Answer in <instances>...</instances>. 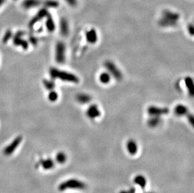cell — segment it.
<instances>
[{
	"label": "cell",
	"instance_id": "1",
	"mask_svg": "<svg viewBox=\"0 0 194 193\" xmlns=\"http://www.w3.org/2000/svg\"><path fill=\"white\" fill-rule=\"evenodd\" d=\"M49 74L53 80L59 79L63 82L74 83H78L79 82V78L75 74L63 71V70L54 67H52L50 69Z\"/></svg>",
	"mask_w": 194,
	"mask_h": 193
},
{
	"label": "cell",
	"instance_id": "2",
	"mask_svg": "<svg viewBox=\"0 0 194 193\" xmlns=\"http://www.w3.org/2000/svg\"><path fill=\"white\" fill-rule=\"evenodd\" d=\"M86 188V184L82 181L77 179H70L62 183L59 186L60 191L70 190H83Z\"/></svg>",
	"mask_w": 194,
	"mask_h": 193
},
{
	"label": "cell",
	"instance_id": "3",
	"mask_svg": "<svg viewBox=\"0 0 194 193\" xmlns=\"http://www.w3.org/2000/svg\"><path fill=\"white\" fill-rule=\"evenodd\" d=\"M104 67L111 76L113 77L117 80H121L122 78V74L114 63L108 60L104 63Z\"/></svg>",
	"mask_w": 194,
	"mask_h": 193
},
{
	"label": "cell",
	"instance_id": "4",
	"mask_svg": "<svg viewBox=\"0 0 194 193\" xmlns=\"http://www.w3.org/2000/svg\"><path fill=\"white\" fill-rule=\"evenodd\" d=\"M66 48L64 43L58 42L56 46V60L59 64H62L65 61Z\"/></svg>",
	"mask_w": 194,
	"mask_h": 193
},
{
	"label": "cell",
	"instance_id": "5",
	"mask_svg": "<svg viewBox=\"0 0 194 193\" xmlns=\"http://www.w3.org/2000/svg\"><path fill=\"white\" fill-rule=\"evenodd\" d=\"M170 110L167 107H159L156 106H150L147 109V112L150 116H158L161 117L162 115L168 114Z\"/></svg>",
	"mask_w": 194,
	"mask_h": 193
},
{
	"label": "cell",
	"instance_id": "6",
	"mask_svg": "<svg viewBox=\"0 0 194 193\" xmlns=\"http://www.w3.org/2000/svg\"><path fill=\"white\" fill-rule=\"evenodd\" d=\"M22 137L21 136L16 137L13 140V142L5 149L4 150L5 154L7 155L11 154L15 151V149L18 147V146L20 145V144L22 142Z\"/></svg>",
	"mask_w": 194,
	"mask_h": 193
},
{
	"label": "cell",
	"instance_id": "7",
	"mask_svg": "<svg viewBox=\"0 0 194 193\" xmlns=\"http://www.w3.org/2000/svg\"><path fill=\"white\" fill-rule=\"evenodd\" d=\"M86 115L90 119H95L101 115V111L98 106L96 104H93L88 107L86 111Z\"/></svg>",
	"mask_w": 194,
	"mask_h": 193
},
{
	"label": "cell",
	"instance_id": "8",
	"mask_svg": "<svg viewBox=\"0 0 194 193\" xmlns=\"http://www.w3.org/2000/svg\"><path fill=\"white\" fill-rule=\"evenodd\" d=\"M48 12L46 8H42L41 9L39 13L35 15L33 18L31 20V21L29 23V26L33 27L37 22L40 21L43 18L46 17L48 14Z\"/></svg>",
	"mask_w": 194,
	"mask_h": 193
},
{
	"label": "cell",
	"instance_id": "9",
	"mask_svg": "<svg viewBox=\"0 0 194 193\" xmlns=\"http://www.w3.org/2000/svg\"><path fill=\"white\" fill-rule=\"evenodd\" d=\"M22 34V32H18L16 34L13 39V43L16 46H22L24 50H27L28 48V43L21 38Z\"/></svg>",
	"mask_w": 194,
	"mask_h": 193
},
{
	"label": "cell",
	"instance_id": "10",
	"mask_svg": "<svg viewBox=\"0 0 194 193\" xmlns=\"http://www.w3.org/2000/svg\"><path fill=\"white\" fill-rule=\"evenodd\" d=\"M126 148L128 154L131 155H136L138 152V146L137 143L133 139H130L128 140L126 144Z\"/></svg>",
	"mask_w": 194,
	"mask_h": 193
},
{
	"label": "cell",
	"instance_id": "11",
	"mask_svg": "<svg viewBox=\"0 0 194 193\" xmlns=\"http://www.w3.org/2000/svg\"><path fill=\"white\" fill-rule=\"evenodd\" d=\"M162 17L168 19L170 20L175 22H178L179 20H180V14L176 12H173L171 11L170 10H165L162 11Z\"/></svg>",
	"mask_w": 194,
	"mask_h": 193
},
{
	"label": "cell",
	"instance_id": "12",
	"mask_svg": "<svg viewBox=\"0 0 194 193\" xmlns=\"http://www.w3.org/2000/svg\"><path fill=\"white\" fill-rule=\"evenodd\" d=\"M85 38L87 42L90 44H95L98 40L97 33L94 28L88 30L85 33Z\"/></svg>",
	"mask_w": 194,
	"mask_h": 193
},
{
	"label": "cell",
	"instance_id": "13",
	"mask_svg": "<svg viewBox=\"0 0 194 193\" xmlns=\"http://www.w3.org/2000/svg\"><path fill=\"white\" fill-rule=\"evenodd\" d=\"M175 114L177 116H184L188 114V109L184 105L179 104L175 107L174 109Z\"/></svg>",
	"mask_w": 194,
	"mask_h": 193
},
{
	"label": "cell",
	"instance_id": "14",
	"mask_svg": "<svg viewBox=\"0 0 194 193\" xmlns=\"http://www.w3.org/2000/svg\"><path fill=\"white\" fill-rule=\"evenodd\" d=\"M91 100V96L85 93H80L76 95V100L81 104H86L89 103Z\"/></svg>",
	"mask_w": 194,
	"mask_h": 193
},
{
	"label": "cell",
	"instance_id": "15",
	"mask_svg": "<svg viewBox=\"0 0 194 193\" xmlns=\"http://www.w3.org/2000/svg\"><path fill=\"white\" fill-rule=\"evenodd\" d=\"M178 24V22H175L168 19L165 18L163 17H162L161 18L158 20V25L162 27L168 28V27H173L175 26Z\"/></svg>",
	"mask_w": 194,
	"mask_h": 193
},
{
	"label": "cell",
	"instance_id": "16",
	"mask_svg": "<svg viewBox=\"0 0 194 193\" xmlns=\"http://www.w3.org/2000/svg\"><path fill=\"white\" fill-rule=\"evenodd\" d=\"M60 30L62 35H63L64 37L67 36L69 33V26L67 20L64 18H62L60 20Z\"/></svg>",
	"mask_w": 194,
	"mask_h": 193
},
{
	"label": "cell",
	"instance_id": "17",
	"mask_svg": "<svg viewBox=\"0 0 194 193\" xmlns=\"http://www.w3.org/2000/svg\"><path fill=\"white\" fill-rule=\"evenodd\" d=\"M41 3L40 0H24L22 6L25 9H30L39 6Z\"/></svg>",
	"mask_w": 194,
	"mask_h": 193
},
{
	"label": "cell",
	"instance_id": "18",
	"mask_svg": "<svg viewBox=\"0 0 194 193\" xmlns=\"http://www.w3.org/2000/svg\"><path fill=\"white\" fill-rule=\"evenodd\" d=\"M134 183L135 184L138 185L142 189H145L147 185V179L142 175H137L134 178Z\"/></svg>",
	"mask_w": 194,
	"mask_h": 193
},
{
	"label": "cell",
	"instance_id": "19",
	"mask_svg": "<svg viewBox=\"0 0 194 193\" xmlns=\"http://www.w3.org/2000/svg\"><path fill=\"white\" fill-rule=\"evenodd\" d=\"M185 83L188 94L190 97H193L194 95V86L193 79L190 77H187L185 78Z\"/></svg>",
	"mask_w": 194,
	"mask_h": 193
},
{
	"label": "cell",
	"instance_id": "20",
	"mask_svg": "<svg viewBox=\"0 0 194 193\" xmlns=\"http://www.w3.org/2000/svg\"><path fill=\"white\" fill-rule=\"evenodd\" d=\"M151 117L148 120L147 124L150 127H156L161 122V117L158 116H150Z\"/></svg>",
	"mask_w": 194,
	"mask_h": 193
},
{
	"label": "cell",
	"instance_id": "21",
	"mask_svg": "<svg viewBox=\"0 0 194 193\" xmlns=\"http://www.w3.org/2000/svg\"><path fill=\"white\" fill-rule=\"evenodd\" d=\"M47 20H46V27L47 30L49 32H53L56 29V24L55 22L53 20L52 16L48 13V14L46 16Z\"/></svg>",
	"mask_w": 194,
	"mask_h": 193
},
{
	"label": "cell",
	"instance_id": "22",
	"mask_svg": "<svg viewBox=\"0 0 194 193\" xmlns=\"http://www.w3.org/2000/svg\"><path fill=\"white\" fill-rule=\"evenodd\" d=\"M111 77L108 72H102L99 75V81L103 84H108L110 82Z\"/></svg>",
	"mask_w": 194,
	"mask_h": 193
},
{
	"label": "cell",
	"instance_id": "23",
	"mask_svg": "<svg viewBox=\"0 0 194 193\" xmlns=\"http://www.w3.org/2000/svg\"><path fill=\"white\" fill-rule=\"evenodd\" d=\"M67 155L63 152H58L56 156V160L57 163L61 164H64L67 161Z\"/></svg>",
	"mask_w": 194,
	"mask_h": 193
},
{
	"label": "cell",
	"instance_id": "24",
	"mask_svg": "<svg viewBox=\"0 0 194 193\" xmlns=\"http://www.w3.org/2000/svg\"><path fill=\"white\" fill-rule=\"evenodd\" d=\"M42 166L45 170L51 169L54 167V162L49 158L42 162Z\"/></svg>",
	"mask_w": 194,
	"mask_h": 193
},
{
	"label": "cell",
	"instance_id": "25",
	"mask_svg": "<svg viewBox=\"0 0 194 193\" xmlns=\"http://www.w3.org/2000/svg\"><path fill=\"white\" fill-rule=\"evenodd\" d=\"M44 6L47 8H56L59 6V3L56 0H46L43 3Z\"/></svg>",
	"mask_w": 194,
	"mask_h": 193
},
{
	"label": "cell",
	"instance_id": "26",
	"mask_svg": "<svg viewBox=\"0 0 194 193\" xmlns=\"http://www.w3.org/2000/svg\"><path fill=\"white\" fill-rule=\"evenodd\" d=\"M43 84L44 86L45 87V89H47L48 90H50V91L54 90L56 86V84L54 81L47 80V79L43 80Z\"/></svg>",
	"mask_w": 194,
	"mask_h": 193
},
{
	"label": "cell",
	"instance_id": "27",
	"mask_svg": "<svg viewBox=\"0 0 194 193\" xmlns=\"http://www.w3.org/2000/svg\"><path fill=\"white\" fill-rule=\"evenodd\" d=\"M58 98H59V95L57 92H56L54 90H50L48 95V99L50 102H56L58 99Z\"/></svg>",
	"mask_w": 194,
	"mask_h": 193
},
{
	"label": "cell",
	"instance_id": "28",
	"mask_svg": "<svg viewBox=\"0 0 194 193\" xmlns=\"http://www.w3.org/2000/svg\"><path fill=\"white\" fill-rule=\"evenodd\" d=\"M11 37H12V32H11V31L10 30H8L6 31V33H5L4 36L3 37L2 42L3 43H5V44L6 43L8 42V40L11 38Z\"/></svg>",
	"mask_w": 194,
	"mask_h": 193
},
{
	"label": "cell",
	"instance_id": "29",
	"mask_svg": "<svg viewBox=\"0 0 194 193\" xmlns=\"http://www.w3.org/2000/svg\"><path fill=\"white\" fill-rule=\"evenodd\" d=\"M65 2L70 6L72 7H74L77 5V0H65Z\"/></svg>",
	"mask_w": 194,
	"mask_h": 193
},
{
	"label": "cell",
	"instance_id": "30",
	"mask_svg": "<svg viewBox=\"0 0 194 193\" xmlns=\"http://www.w3.org/2000/svg\"><path fill=\"white\" fill-rule=\"evenodd\" d=\"M188 29V31L189 33V34L191 35V36H193V33H194V28H193V25L192 24H189L188 25L187 27Z\"/></svg>",
	"mask_w": 194,
	"mask_h": 193
},
{
	"label": "cell",
	"instance_id": "31",
	"mask_svg": "<svg viewBox=\"0 0 194 193\" xmlns=\"http://www.w3.org/2000/svg\"><path fill=\"white\" fill-rule=\"evenodd\" d=\"M187 115V118H188V122L190 123V124L192 126H193V122H194L193 115L192 114H188Z\"/></svg>",
	"mask_w": 194,
	"mask_h": 193
},
{
	"label": "cell",
	"instance_id": "32",
	"mask_svg": "<svg viewBox=\"0 0 194 193\" xmlns=\"http://www.w3.org/2000/svg\"><path fill=\"white\" fill-rule=\"evenodd\" d=\"M30 42H31L33 45H36V43H37V39L35 38V37H30Z\"/></svg>",
	"mask_w": 194,
	"mask_h": 193
},
{
	"label": "cell",
	"instance_id": "33",
	"mask_svg": "<svg viewBox=\"0 0 194 193\" xmlns=\"http://www.w3.org/2000/svg\"><path fill=\"white\" fill-rule=\"evenodd\" d=\"M5 2V0H0V7L2 6L3 4H4Z\"/></svg>",
	"mask_w": 194,
	"mask_h": 193
},
{
	"label": "cell",
	"instance_id": "34",
	"mask_svg": "<svg viewBox=\"0 0 194 193\" xmlns=\"http://www.w3.org/2000/svg\"><path fill=\"white\" fill-rule=\"evenodd\" d=\"M150 193H151V192H150Z\"/></svg>",
	"mask_w": 194,
	"mask_h": 193
}]
</instances>
